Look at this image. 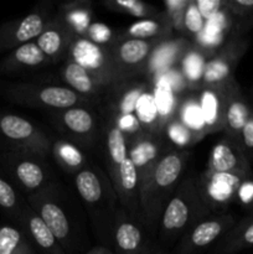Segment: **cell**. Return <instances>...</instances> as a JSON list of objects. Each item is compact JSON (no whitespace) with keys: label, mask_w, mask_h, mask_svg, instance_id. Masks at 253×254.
<instances>
[{"label":"cell","mask_w":253,"mask_h":254,"mask_svg":"<svg viewBox=\"0 0 253 254\" xmlns=\"http://www.w3.org/2000/svg\"><path fill=\"white\" fill-rule=\"evenodd\" d=\"M190 153L170 148L159 159L146 183L140 188L141 222L153 228L159 223L166 203L184 179Z\"/></svg>","instance_id":"cell-1"},{"label":"cell","mask_w":253,"mask_h":254,"mask_svg":"<svg viewBox=\"0 0 253 254\" xmlns=\"http://www.w3.org/2000/svg\"><path fill=\"white\" fill-rule=\"evenodd\" d=\"M210 215L198 192L197 179L193 175L185 176L161 213L159 221L161 240H175Z\"/></svg>","instance_id":"cell-2"},{"label":"cell","mask_w":253,"mask_h":254,"mask_svg":"<svg viewBox=\"0 0 253 254\" xmlns=\"http://www.w3.org/2000/svg\"><path fill=\"white\" fill-rule=\"evenodd\" d=\"M5 97L12 103L30 108L54 109L61 112L73 107H92L96 102L81 96L73 89L54 84L14 83L2 89Z\"/></svg>","instance_id":"cell-3"},{"label":"cell","mask_w":253,"mask_h":254,"mask_svg":"<svg viewBox=\"0 0 253 254\" xmlns=\"http://www.w3.org/2000/svg\"><path fill=\"white\" fill-rule=\"evenodd\" d=\"M0 136L12 150L26 151L45 159L51 154V139L29 119L16 114H0Z\"/></svg>","instance_id":"cell-4"},{"label":"cell","mask_w":253,"mask_h":254,"mask_svg":"<svg viewBox=\"0 0 253 254\" xmlns=\"http://www.w3.org/2000/svg\"><path fill=\"white\" fill-rule=\"evenodd\" d=\"M68 57V60H72L87 69L94 78L98 79L103 86L108 88L123 79H126L112 61L108 47L93 44L86 37H74L69 49Z\"/></svg>","instance_id":"cell-5"},{"label":"cell","mask_w":253,"mask_h":254,"mask_svg":"<svg viewBox=\"0 0 253 254\" xmlns=\"http://www.w3.org/2000/svg\"><path fill=\"white\" fill-rule=\"evenodd\" d=\"M253 174L208 173L203 170L197 178L201 198L211 213H225L231 203L236 202L241 184Z\"/></svg>","instance_id":"cell-6"},{"label":"cell","mask_w":253,"mask_h":254,"mask_svg":"<svg viewBox=\"0 0 253 254\" xmlns=\"http://www.w3.org/2000/svg\"><path fill=\"white\" fill-rule=\"evenodd\" d=\"M1 163L15 183L29 195L39 192L50 185L45 158L10 149L1 155Z\"/></svg>","instance_id":"cell-7"},{"label":"cell","mask_w":253,"mask_h":254,"mask_svg":"<svg viewBox=\"0 0 253 254\" xmlns=\"http://www.w3.org/2000/svg\"><path fill=\"white\" fill-rule=\"evenodd\" d=\"M57 130L72 143L92 146L99 140L101 116L92 107L81 106L52 114Z\"/></svg>","instance_id":"cell-8"},{"label":"cell","mask_w":253,"mask_h":254,"mask_svg":"<svg viewBox=\"0 0 253 254\" xmlns=\"http://www.w3.org/2000/svg\"><path fill=\"white\" fill-rule=\"evenodd\" d=\"M250 42L251 40L247 36L228 35L222 47L215 52L206 64L202 76V87L220 86L235 78L233 72L241 59L247 52Z\"/></svg>","instance_id":"cell-9"},{"label":"cell","mask_w":253,"mask_h":254,"mask_svg":"<svg viewBox=\"0 0 253 254\" xmlns=\"http://www.w3.org/2000/svg\"><path fill=\"white\" fill-rule=\"evenodd\" d=\"M161 40L164 39L140 40L119 35L108 47V51L118 71L126 78H130L144 73L154 49Z\"/></svg>","instance_id":"cell-10"},{"label":"cell","mask_w":253,"mask_h":254,"mask_svg":"<svg viewBox=\"0 0 253 254\" xmlns=\"http://www.w3.org/2000/svg\"><path fill=\"white\" fill-rule=\"evenodd\" d=\"M235 223L232 213H211L184 233L178 246V254H200L220 241Z\"/></svg>","instance_id":"cell-11"},{"label":"cell","mask_w":253,"mask_h":254,"mask_svg":"<svg viewBox=\"0 0 253 254\" xmlns=\"http://www.w3.org/2000/svg\"><path fill=\"white\" fill-rule=\"evenodd\" d=\"M27 205L37 213L63 250L71 245V225L63 208L55 198V189L51 185L36 193L29 195Z\"/></svg>","instance_id":"cell-12"},{"label":"cell","mask_w":253,"mask_h":254,"mask_svg":"<svg viewBox=\"0 0 253 254\" xmlns=\"http://www.w3.org/2000/svg\"><path fill=\"white\" fill-rule=\"evenodd\" d=\"M170 148L160 133L144 130L128 140V156L138 171L140 188L146 183L159 159Z\"/></svg>","instance_id":"cell-13"},{"label":"cell","mask_w":253,"mask_h":254,"mask_svg":"<svg viewBox=\"0 0 253 254\" xmlns=\"http://www.w3.org/2000/svg\"><path fill=\"white\" fill-rule=\"evenodd\" d=\"M49 21L46 10L35 9L20 19L4 22L0 26V52L12 51L34 40L36 41Z\"/></svg>","instance_id":"cell-14"},{"label":"cell","mask_w":253,"mask_h":254,"mask_svg":"<svg viewBox=\"0 0 253 254\" xmlns=\"http://www.w3.org/2000/svg\"><path fill=\"white\" fill-rule=\"evenodd\" d=\"M116 254H151L149 238L140 222L122 207L117 208L112 225Z\"/></svg>","instance_id":"cell-15"},{"label":"cell","mask_w":253,"mask_h":254,"mask_svg":"<svg viewBox=\"0 0 253 254\" xmlns=\"http://www.w3.org/2000/svg\"><path fill=\"white\" fill-rule=\"evenodd\" d=\"M109 181L113 186V190L116 192L117 200L121 203V207L131 218L143 225V222H141L139 175L129 156L124 159L117 173L109 179Z\"/></svg>","instance_id":"cell-16"},{"label":"cell","mask_w":253,"mask_h":254,"mask_svg":"<svg viewBox=\"0 0 253 254\" xmlns=\"http://www.w3.org/2000/svg\"><path fill=\"white\" fill-rule=\"evenodd\" d=\"M74 185L81 198L89 207L98 210L101 206L113 207L116 203L117 196L109 178L107 179L98 168L84 166L74 174Z\"/></svg>","instance_id":"cell-17"},{"label":"cell","mask_w":253,"mask_h":254,"mask_svg":"<svg viewBox=\"0 0 253 254\" xmlns=\"http://www.w3.org/2000/svg\"><path fill=\"white\" fill-rule=\"evenodd\" d=\"M148 81L135 76L113 84L99 103V108L116 114L117 117L134 116L139 98L144 94Z\"/></svg>","instance_id":"cell-18"},{"label":"cell","mask_w":253,"mask_h":254,"mask_svg":"<svg viewBox=\"0 0 253 254\" xmlns=\"http://www.w3.org/2000/svg\"><path fill=\"white\" fill-rule=\"evenodd\" d=\"M101 134L99 139L103 145L107 173L111 179L117 173L121 164L128 156V138L118 126L116 114L101 109Z\"/></svg>","instance_id":"cell-19"},{"label":"cell","mask_w":253,"mask_h":254,"mask_svg":"<svg viewBox=\"0 0 253 254\" xmlns=\"http://www.w3.org/2000/svg\"><path fill=\"white\" fill-rule=\"evenodd\" d=\"M205 170L208 173L253 174L250 160L241 146L226 136L213 145Z\"/></svg>","instance_id":"cell-20"},{"label":"cell","mask_w":253,"mask_h":254,"mask_svg":"<svg viewBox=\"0 0 253 254\" xmlns=\"http://www.w3.org/2000/svg\"><path fill=\"white\" fill-rule=\"evenodd\" d=\"M252 112L253 107L243 94L238 82L233 78L228 86L227 101H226L225 126H223L226 138L231 139L240 145L241 133Z\"/></svg>","instance_id":"cell-21"},{"label":"cell","mask_w":253,"mask_h":254,"mask_svg":"<svg viewBox=\"0 0 253 254\" xmlns=\"http://www.w3.org/2000/svg\"><path fill=\"white\" fill-rule=\"evenodd\" d=\"M74 37L76 34L72 31L71 27L57 15L55 19L47 22L44 31L35 42L49 57L50 61L57 62L68 57Z\"/></svg>","instance_id":"cell-22"},{"label":"cell","mask_w":253,"mask_h":254,"mask_svg":"<svg viewBox=\"0 0 253 254\" xmlns=\"http://www.w3.org/2000/svg\"><path fill=\"white\" fill-rule=\"evenodd\" d=\"M231 81H228L227 83L220 84V86L202 87L198 91L200 92L197 96L198 103H200L201 112H202L207 134L223 130L226 101H227L228 86H230Z\"/></svg>","instance_id":"cell-23"},{"label":"cell","mask_w":253,"mask_h":254,"mask_svg":"<svg viewBox=\"0 0 253 254\" xmlns=\"http://www.w3.org/2000/svg\"><path fill=\"white\" fill-rule=\"evenodd\" d=\"M17 220L24 228L25 235L39 247L42 254H66L49 227L27 203L22 206Z\"/></svg>","instance_id":"cell-24"},{"label":"cell","mask_w":253,"mask_h":254,"mask_svg":"<svg viewBox=\"0 0 253 254\" xmlns=\"http://www.w3.org/2000/svg\"><path fill=\"white\" fill-rule=\"evenodd\" d=\"M191 42L186 39H166L161 40L154 49L143 74H163L169 69L179 66L186 49Z\"/></svg>","instance_id":"cell-25"},{"label":"cell","mask_w":253,"mask_h":254,"mask_svg":"<svg viewBox=\"0 0 253 254\" xmlns=\"http://www.w3.org/2000/svg\"><path fill=\"white\" fill-rule=\"evenodd\" d=\"M61 74L69 88L81 96L92 99L97 104L101 103L109 89L108 87L103 86L98 79L94 78L87 69H84L72 60L67 59L61 68Z\"/></svg>","instance_id":"cell-26"},{"label":"cell","mask_w":253,"mask_h":254,"mask_svg":"<svg viewBox=\"0 0 253 254\" xmlns=\"http://www.w3.org/2000/svg\"><path fill=\"white\" fill-rule=\"evenodd\" d=\"M51 64L49 57L41 51L35 41L25 44L10 51L7 56L0 62V72L1 73H11V72L34 69Z\"/></svg>","instance_id":"cell-27"},{"label":"cell","mask_w":253,"mask_h":254,"mask_svg":"<svg viewBox=\"0 0 253 254\" xmlns=\"http://www.w3.org/2000/svg\"><path fill=\"white\" fill-rule=\"evenodd\" d=\"M253 247V212L236 221L235 226L218 241L212 254H236Z\"/></svg>","instance_id":"cell-28"},{"label":"cell","mask_w":253,"mask_h":254,"mask_svg":"<svg viewBox=\"0 0 253 254\" xmlns=\"http://www.w3.org/2000/svg\"><path fill=\"white\" fill-rule=\"evenodd\" d=\"M211 56H208L207 50L202 49L198 45L191 42L186 49L179 67L185 78L188 88L191 91H200L202 87V76L205 66Z\"/></svg>","instance_id":"cell-29"},{"label":"cell","mask_w":253,"mask_h":254,"mask_svg":"<svg viewBox=\"0 0 253 254\" xmlns=\"http://www.w3.org/2000/svg\"><path fill=\"white\" fill-rule=\"evenodd\" d=\"M171 31H173V25L170 19L165 12L160 11L154 16L135 21L126 27L121 36L140 40H155L170 37Z\"/></svg>","instance_id":"cell-30"},{"label":"cell","mask_w":253,"mask_h":254,"mask_svg":"<svg viewBox=\"0 0 253 254\" xmlns=\"http://www.w3.org/2000/svg\"><path fill=\"white\" fill-rule=\"evenodd\" d=\"M59 16L71 27L76 36L84 37L92 21V4L88 0H74L60 6Z\"/></svg>","instance_id":"cell-31"},{"label":"cell","mask_w":253,"mask_h":254,"mask_svg":"<svg viewBox=\"0 0 253 254\" xmlns=\"http://www.w3.org/2000/svg\"><path fill=\"white\" fill-rule=\"evenodd\" d=\"M51 154L63 170L77 174L87 166V158L81 149L67 139H56L52 141Z\"/></svg>","instance_id":"cell-32"},{"label":"cell","mask_w":253,"mask_h":254,"mask_svg":"<svg viewBox=\"0 0 253 254\" xmlns=\"http://www.w3.org/2000/svg\"><path fill=\"white\" fill-rule=\"evenodd\" d=\"M175 116L178 117V118L180 119L181 123L190 130V133L192 134L195 143H197V141H200L203 136L207 135L197 96L186 97V98L181 102L179 108L176 109Z\"/></svg>","instance_id":"cell-33"},{"label":"cell","mask_w":253,"mask_h":254,"mask_svg":"<svg viewBox=\"0 0 253 254\" xmlns=\"http://www.w3.org/2000/svg\"><path fill=\"white\" fill-rule=\"evenodd\" d=\"M226 7L233 17L230 35L246 36L253 27V0H226Z\"/></svg>","instance_id":"cell-34"},{"label":"cell","mask_w":253,"mask_h":254,"mask_svg":"<svg viewBox=\"0 0 253 254\" xmlns=\"http://www.w3.org/2000/svg\"><path fill=\"white\" fill-rule=\"evenodd\" d=\"M0 254H35L26 235L11 226L0 225Z\"/></svg>","instance_id":"cell-35"},{"label":"cell","mask_w":253,"mask_h":254,"mask_svg":"<svg viewBox=\"0 0 253 254\" xmlns=\"http://www.w3.org/2000/svg\"><path fill=\"white\" fill-rule=\"evenodd\" d=\"M103 5L112 11L130 15L133 17H138L139 20L154 16L160 12L158 7L140 0H107Z\"/></svg>","instance_id":"cell-36"},{"label":"cell","mask_w":253,"mask_h":254,"mask_svg":"<svg viewBox=\"0 0 253 254\" xmlns=\"http://www.w3.org/2000/svg\"><path fill=\"white\" fill-rule=\"evenodd\" d=\"M166 141H170L176 149H186L188 146L195 144L192 134L175 116V113L169 118L164 126Z\"/></svg>","instance_id":"cell-37"},{"label":"cell","mask_w":253,"mask_h":254,"mask_svg":"<svg viewBox=\"0 0 253 254\" xmlns=\"http://www.w3.org/2000/svg\"><path fill=\"white\" fill-rule=\"evenodd\" d=\"M24 205L25 203L20 202L15 189L2 176H0V208L17 218Z\"/></svg>","instance_id":"cell-38"},{"label":"cell","mask_w":253,"mask_h":254,"mask_svg":"<svg viewBox=\"0 0 253 254\" xmlns=\"http://www.w3.org/2000/svg\"><path fill=\"white\" fill-rule=\"evenodd\" d=\"M205 25V19H203L202 15L200 14V11L196 7L195 1L190 0L188 9L185 11V16H184V32L196 39V37H198L202 34Z\"/></svg>","instance_id":"cell-39"},{"label":"cell","mask_w":253,"mask_h":254,"mask_svg":"<svg viewBox=\"0 0 253 254\" xmlns=\"http://www.w3.org/2000/svg\"><path fill=\"white\" fill-rule=\"evenodd\" d=\"M190 0H165L164 6H165V12L170 19L173 30L179 32H184V16L188 9V5Z\"/></svg>","instance_id":"cell-40"},{"label":"cell","mask_w":253,"mask_h":254,"mask_svg":"<svg viewBox=\"0 0 253 254\" xmlns=\"http://www.w3.org/2000/svg\"><path fill=\"white\" fill-rule=\"evenodd\" d=\"M84 37L93 44L103 47H109L116 40L111 27L107 26L106 24H102V22H92Z\"/></svg>","instance_id":"cell-41"},{"label":"cell","mask_w":253,"mask_h":254,"mask_svg":"<svg viewBox=\"0 0 253 254\" xmlns=\"http://www.w3.org/2000/svg\"><path fill=\"white\" fill-rule=\"evenodd\" d=\"M193 1L206 21L226 9V0H193Z\"/></svg>","instance_id":"cell-42"},{"label":"cell","mask_w":253,"mask_h":254,"mask_svg":"<svg viewBox=\"0 0 253 254\" xmlns=\"http://www.w3.org/2000/svg\"><path fill=\"white\" fill-rule=\"evenodd\" d=\"M236 202L240 203L242 207L250 210V212H253V175L248 176L241 184L237 197H236Z\"/></svg>","instance_id":"cell-43"},{"label":"cell","mask_w":253,"mask_h":254,"mask_svg":"<svg viewBox=\"0 0 253 254\" xmlns=\"http://www.w3.org/2000/svg\"><path fill=\"white\" fill-rule=\"evenodd\" d=\"M240 145L251 163V160H253V112L242 129Z\"/></svg>","instance_id":"cell-44"},{"label":"cell","mask_w":253,"mask_h":254,"mask_svg":"<svg viewBox=\"0 0 253 254\" xmlns=\"http://www.w3.org/2000/svg\"><path fill=\"white\" fill-rule=\"evenodd\" d=\"M86 254H116V253H113L111 250H108V248L106 247H94Z\"/></svg>","instance_id":"cell-45"},{"label":"cell","mask_w":253,"mask_h":254,"mask_svg":"<svg viewBox=\"0 0 253 254\" xmlns=\"http://www.w3.org/2000/svg\"><path fill=\"white\" fill-rule=\"evenodd\" d=\"M151 254H165V253L161 252V251H155V250H153V252H151Z\"/></svg>","instance_id":"cell-46"}]
</instances>
